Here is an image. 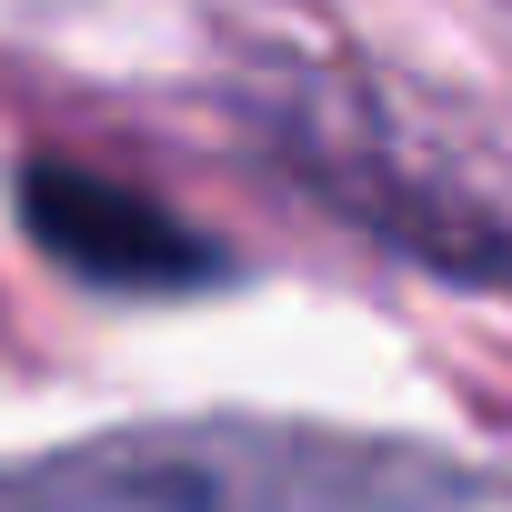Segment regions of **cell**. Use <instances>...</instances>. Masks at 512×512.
<instances>
[{
	"mask_svg": "<svg viewBox=\"0 0 512 512\" xmlns=\"http://www.w3.org/2000/svg\"><path fill=\"white\" fill-rule=\"evenodd\" d=\"M21 221L61 272L101 282V292H191L211 282V241L191 221H171L151 191L81 171V161H31L21 171Z\"/></svg>",
	"mask_w": 512,
	"mask_h": 512,
	"instance_id": "obj_2",
	"label": "cell"
},
{
	"mask_svg": "<svg viewBox=\"0 0 512 512\" xmlns=\"http://www.w3.org/2000/svg\"><path fill=\"white\" fill-rule=\"evenodd\" d=\"M21 512H462V462L422 442L302 432V422H181L121 432L0 482Z\"/></svg>",
	"mask_w": 512,
	"mask_h": 512,
	"instance_id": "obj_1",
	"label": "cell"
}]
</instances>
